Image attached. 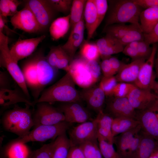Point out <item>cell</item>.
I'll list each match as a JSON object with an SVG mask.
<instances>
[{
    "label": "cell",
    "instance_id": "obj_51",
    "mask_svg": "<svg viewBox=\"0 0 158 158\" xmlns=\"http://www.w3.org/2000/svg\"><path fill=\"white\" fill-rule=\"evenodd\" d=\"M100 67L104 77H110L115 74L111 66L108 59H104L102 61Z\"/></svg>",
    "mask_w": 158,
    "mask_h": 158
},
{
    "label": "cell",
    "instance_id": "obj_39",
    "mask_svg": "<svg viewBox=\"0 0 158 158\" xmlns=\"http://www.w3.org/2000/svg\"><path fill=\"white\" fill-rule=\"evenodd\" d=\"M30 158H52V142L45 144L34 151L31 154Z\"/></svg>",
    "mask_w": 158,
    "mask_h": 158
},
{
    "label": "cell",
    "instance_id": "obj_36",
    "mask_svg": "<svg viewBox=\"0 0 158 158\" xmlns=\"http://www.w3.org/2000/svg\"><path fill=\"white\" fill-rule=\"evenodd\" d=\"M24 144L11 143L7 148L6 155L9 158H28L31 154L28 152Z\"/></svg>",
    "mask_w": 158,
    "mask_h": 158
},
{
    "label": "cell",
    "instance_id": "obj_27",
    "mask_svg": "<svg viewBox=\"0 0 158 158\" xmlns=\"http://www.w3.org/2000/svg\"><path fill=\"white\" fill-rule=\"evenodd\" d=\"M141 28L145 34L150 32L158 23V8L142 11L140 15Z\"/></svg>",
    "mask_w": 158,
    "mask_h": 158
},
{
    "label": "cell",
    "instance_id": "obj_9",
    "mask_svg": "<svg viewBox=\"0 0 158 158\" xmlns=\"http://www.w3.org/2000/svg\"><path fill=\"white\" fill-rule=\"evenodd\" d=\"M68 134L71 146H79L88 141L97 140L96 119L79 123L70 129Z\"/></svg>",
    "mask_w": 158,
    "mask_h": 158
},
{
    "label": "cell",
    "instance_id": "obj_20",
    "mask_svg": "<svg viewBox=\"0 0 158 158\" xmlns=\"http://www.w3.org/2000/svg\"><path fill=\"white\" fill-rule=\"evenodd\" d=\"M126 97L133 107L139 110L147 108L157 98L151 90L141 89L135 85Z\"/></svg>",
    "mask_w": 158,
    "mask_h": 158
},
{
    "label": "cell",
    "instance_id": "obj_7",
    "mask_svg": "<svg viewBox=\"0 0 158 158\" xmlns=\"http://www.w3.org/2000/svg\"><path fill=\"white\" fill-rule=\"evenodd\" d=\"M32 110L34 127L40 125L55 124L65 121L63 113L49 102L37 103Z\"/></svg>",
    "mask_w": 158,
    "mask_h": 158
},
{
    "label": "cell",
    "instance_id": "obj_37",
    "mask_svg": "<svg viewBox=\"0 0 158 158\" xmlns=\"http://www.w3.org/2000/svg\"><path fill=\"white\" fill-rule=\"evenodd\" d=\"M118 40L122 45L126 46L133 41L144 40V33L140 29H134L130 31Z\"/></svg>",
    "mask_w": 158,
    "mask_h": 158
},
{
    "label": "cell",
    "instance_id": "obj_11",
    "mask_svg": "<svg viewBox=\"0 0 158 158\" xmlns=\"http://www.w3.org/2000/svg\"><path fill=\"white\" fill-rule=\"evenodd\" d=\"M157 49V44H153L150 56L140 68L138 77L134 84L139 88L149 90H152L155 81L153 68Z\"/></svg>",
    "mask_w": 158,
    "mask_h": 158
},
{
    "label": "cell",
    "instance_id": "obj_14",
    "mask_svg": "<svg viewBox=\"0 0 158 158\" xmlns=\"http://www.w3.org/2000/svg\"><path fill=\"white\" fill-rule=\"evenodd\" d=\"M79 93L81 99L86 102L89 108L97 114L103 111L106 95L101 82L98 85L83 89Z\"/></svg>",
    "mask_w": 158,
    "mask_h": 158
},
{
    "label": "cell",
    "instance_id": "obj_61",
    "mask_svg": "<svg viewBox=\"0 0 158 158\" xmlns=\"http://www.w3.org/2000/svg\"><path fill=\"white\" fill-rule=\"evenodd\" d=\"M28 158H30V157Z\"/></svg>",
    "mask_w": 158,
    "mask_h": 158
},
{
    "label": "cell",
    "instance_id": "obj_18",
    "mask_svg": "<svg viewBox=\"0 0 158 158\" xmlns=\"http://www.w3.org/2000/svg\"><path fill=\"white\" fill-rule=\"evenodd\" d=\"M19 103H24L33 108L36 104L29 98L22 89L17 84L13 89H0V105L4 108Z\"/></svg>",
    "mask_w": 158,
    "mask_h": 158
},
{
    "label": "cell",
    "instance_id": "obj_31",
    "mask_svg": "<svg viewBox=\"0 0 158 158\" xmlns=\"http://www.w3.org/2000/svg\"><path fill=\"white\" fill-rule=\"evenodd\" d=\"M137 29L142 30L141 28L134 24L126 25L125 23H117L109 25L104 28L103 32L106 35L119 40L130 31Z\"/></svg>",
    "mask_w": 158,
    "mask_h": 158
},
{
    "label": "cell",
    "instance_id": "obj_6",
    "mask_svg": "<svg viewBox=\"0 0 158 158\" xmlns=\"http://www.w3.org/2000/svg\"><path fill=\"white\" fill-rule=\"evenodd\" d=\"M71 123L66 121L51 125H40L34 127L26 135L18 138L12 143L25 144L30 142H43L49 139H55L59 135L66 133Z\"/></svg>",
    "mask_w": 158,
    "mask_h": 158
},
{
    "label": "cell",
    "instance_id": "obj_16",
    "mask_svg": "<svg viewBox=\"0 0 158 158\" xmlns=\"http://www.w3.org/2000/svg\"><path fill=\"white\" fill-rule=\"evenodd\" d=\"M45 37L43 35L37 37L18 40L10 49L12 56L18 62L29 57Z\"/></svg>",
    "mask_w": 158,
    "mask_h": 158
},
{
    "label": "cell",
    "instance_id": "obj_41",
    "mask_svg": "<svg viewBox=\"0 0 158 158\" xmlns=\"http://www.w3.org/2000/svg\"><path fill=\"white\" fill-rule=\"evenodd\" d=\"M134 86L129 83H117L113 90L112 95L116 97H126Z\"/></svg>",
    "mask_w": 158,
    "mask_h": 158
},
{
    "label": "cell",
    "instance_id": "obj_46",
    "mask_svg": "<svg viewBox=\"0 0 158 158\" xmlns=\"http://www.w3.org/2000/svg\"><path fill=\"white\" fill-rule=\"evenodd\" d=\"M13 79L7 71H0V89H11V80Z\"/></svg>",
    "mask_w": 158,
    "mask_h": 158
},
{
    "label": "cell",
    "instance_id": "obj_50",
    "mask_svg": "<svg viewBox=\"0 0 158 158\" xmlns=\"http://www.w3.org/2000/svg\"><path fill=\"white\" fill-rule=\"evenodd\" d=\"M67 158H85L80 146H71Z\"/></svg>",
    "mask_w": 158,
    "mask_h": 158
},
{
    "label": "cell",
    "instance_id": "obj_56",
    "mask_svg": "<svg viewBox=\"0 0 158 158\" xmlns=\"http://www.w3.org/2000/svg\"><path fill=\"white\" fill-rule=\"evenodd\" d=\"M147 108L152 110L155 114L158 119V99L157 98Z\"/></svg>",
    "mask_w": 158,
    "mask_h": 158
},
{
    "label": "cell",
    "instance_id": "obj_34",
    "mask_svg": "<svg viewBox=\"0 0 158 158\" xmlns=\"http://www.w3.org/2000/svg\"><path fill=\"white\" fill-rule=\"evenodd\" d=\"M97 140L99 148L103 158H120L114 149L113 144L106 140L98 134Z\"/></svg>",
    "mask_w": 158,
    "mask_h": 158
},
{
    "label": "cell",
    "instance_id": "obj_23",
    "mask_svg": "<svg viewBox=\"0 0 158 158\" xmlns=\"http://www.w3.org/2000/svg\"><path fill=\"white\" fill-rule=\"evenodd\" d=\"M85 26L87 33V40L93 37L98 26V18L94 0L87 1L84 13Z\"/></svg>",
    "mask_w": 158,
    "mask_h": 158
},
{
    "label": "cell",
    "instance_id": "obj_44",
    "mask_svg": "<svg viewBox=\"0 0 158 158\" xmlns=\"http://www.w3.org/2000/svg\"><path fill=\"white\" fill-rule=\"evenodd\" d=\"M61 46L51 48L47 55L45 56L48 63L52 67L55 68L59 57L62 51Z\"/></svg>",
    "mask_w": 158,
    "mask_h": 158
},
{
    "label": "cell",
    "instance_id": "obj_22",
    "mask_svg": "<svg viewBox=\"0 0 158 158\" xmlns=\"http://www.w3.org/2000/svg\"><path fill=\"white\" fill-rule=\"evenodd\" d=\"M96 43L100 56L104 59L111 55L122 52L124 48L118 39L106 34L104 37L98 40Z\"/></svg>",
    "mask_w": 158,
    "mask_h": 158
},
{
    "label": "cell",
    "instance_id": "obj_52",
    "mask_svg": "<svg viewBox=\"0 0 158 158\" xmlns=\"http://www.w3.org/2000/svg\"><path fill=\"white\" fill-rule=\"evenodd\" d=\"M0 15L4 17L11 16L8 0H0Z\"/></svg>",
    "mask_w": 158,
    "mask_h": 158
},
{
    "label": "cell",
    "instance_id": "obj_1",
    "mask_svg": "<svg viewBox=\"0 0 158 158\" xmlns=\"http://www.w3.org/2000/svg\"><path fill=\"white\" fill-rule=\"evenodd\" d=\"M75 84L70 73L67 72L58 81L45 88L35 103L79 102L81 99L80 93L76 89Z\"/></svg>",
    "mask_w": 158,
    "mask_h": 158
},
{
    "label": "cell",
    "instance_id": "obj_58",
    "mask_svg": "<svg viewBox=\"0 0 158 158\" xmlns=\"http://www.w3.org/2000/svg\"><path fill=\"white\" fill-rule=\"evenodd\" d=\"M156 71L157 76H158V57H157L156 62Z\"/></svg>",
    "mask_w": 158,
    "mask_h": 158
},
{
    "label": "cell",
    "instance_id": "obj_43",
    "mask_svg": "<svg viewBox=\"0 0 158 158\" xmlns=\"http://www.w3.org/2000/svg\"><path fill=\"white\" fill-rule=\"evenodd\" d=\"M142 136V133L140 130L135 135L133 138L128 148L127 158H135L139 146Z\"/></svg>",
    "mask_w": 158,
    "mask_h": 158
},
{
    "label": "cell",
    "instance_id": "obj_32",
    "mask_svg": "<svg viewBox=\"0 0 158 158\" xmlns=\"http://www.w3.org/2000/svg\"><path fill=\"white\" fill-rule=\"evenodd\" d=\"M87 0H73L70 13V28L71 30L82 19L84 16Z\"/></svg>",
    "mask_w": 158,
    "mask_h": 158
},
{
    "label": "cell",
    "instance_id": "obj_60",
    "mask_svg": "<svg viewBox=\"0 0 158 158\" xmlns=\"http://www.w3.org/2000/svg\"><path fill=\"white\" fill-rule=\"evenodd\" d=\"M157 57H158V53H157Z\"/></svg>",
    "mask_w": 158,
    "mask_h": 158
},
{
    "label": "cell",
    "instance_id": "obj_29",
    "mask_svg": "<svg viewBox=\"0 0 158 158\" xmlns=\"http://www.w3.org/2000/svg\"><path fill=\"white\" fill-rule=\"evenodd\" d=\"M51 142L52 158H67L71 144L66 133L57 137Z\"/></svg>",
    "mask_w": 158,
    "mask_h": 158
},
{
    "label": "cell",
    "instance_id": "obj_48",
    "mask_svg": "<svg viewBox=\"0 0 158 158\" xmlns=\"http://www.w3.org/2000/svg\"><path fill=\"white\" fill-rule=\"evenodd\" d=\"M144 34V40L150 45L158 42V23L151 31Z\"/></svg>",
    "mask_w": 158,
    "mask_h": 158
},
{
    "label": "cell",
    "instance_id": "obj_24",
    "mask_svg": "<svg viewBox=\"0 0 158 158\" xmlns=\"http://www.w3.org/2000/svg\"><path fill=\"white\" fill-rule=\"evenodd\" d=\"M141 129L140 125L126 132L115 137L114 143L116 147V152L120 158H127L128 148L133 138Z\"/></svg>",
    "mask_w": 158,
    "mask_h": 158
},
{
    "label": "cell",
    "instance_id": "obj_3",
    "mask_svg": "<svg viewBox=\"0 0 158 158\" xmlns=\"http://www.w3.org/2000/svg\"><path fill=\"white\" fill-rule=\"evenodd\" d=\"M109 2V9L104 28L114 24L126 23L141 28L139 20L142 8L133 0H110Z\"/></svg>",
    "mask_w": 158,
    "mask_h": 158
},
{
    "label": "cell",
    "instance_id": "obj_54",
    "mask_svg": "<svg viewBox=\"0 0 158 158\" xmlns=\"http://www.w3.org/2000/svg\"><path fill=\"white\" fill-rule=\"evenodd\" d=\"M111 66L114 73H117L124 63L121 62L115 57H111L108 58Z\"/></svg>",
    "mask_w": 158,
    "mask_h": 158
},
{
    "label": "cell",
    "instance_id": "obj_38",
    "mask_svg": "<svg viewBox=\"0 0 158 158\" xmlns=\"http://www.w3.org/2000/svg\"><path fill=\"white\" fill-rule=\"evenodd\" d=\"M47 1L55 11L67 14L70 12L73 0H47Z\"/></svg>",
    "mask_w": 158,
    "mask_h": 158
},
{
    "label": "cell",
    "instance_id": "obj_63",
    "mask_svg": "<svg viewBox=\"0 0 158 158\" xmlns=\"http://www.w3.org/2000/svg\"><path fill=\"white\" fill-rule=\"evenodd\" d=\"M157 77H158V76H157Z\"/></svg>",
    "mask_w": 158,
    "mask_h": 158
},
{
    "label": "cell",
    "instance_id": "obj_5",
    "mask_svg": "<svg viewBox=\"0 0 158 158\" xmlns=\"http://www.w3.org/2000/svg\"><path fill=\"white\" fill-rule=\"evenodd\" d=\"M8 43V37L3 33L0 32V66L6 69L16 84L30 99L22 70L18 64V62L11 55Z\"/></svg>",
    "mask_w": 158,
    "mask_h": 158
},
{
    "label": "cell",
    "instance_id": "obj_47",
    "mask_svg": "<svg viewBox=\"0 0 158 158\" xmlns=\"http://www.w3.org/2000/svg\"><path fill=\"white\" fill-rule=\"evenodd\" d=\"M137 51L141 58L146 59L150 56L152 52V48L144 40L139 42Z\"/></svg>",
    "mask_w": 158,
    "mask_h": 158
},
{
    "label": "cell",
    "instance_id": "obj_30",
    "mask_svg": "<svg viewBox=\"0 0 158 158\" xmlns=\"http://www.w3.org/2000/svg\"><path fill=\"white\" fill-rule=\"evenodd\" d=\"M139 125L135 119L126 117L113 118L111 130L114 137L134 128Z\"/></svg>",
    "mask_w": 158,
    "mask_h": 158
},
{
    "label": "cell",
    "instance_id": "obj_49",
    "mask_svg": "<svg viewBox=\"0 0 158 158\" xmlns=\"http://www.w3.org/2000/svg\"><path fill=\"white\" fill-rule=\"evenodd\" d=\"M133 2L142 8L146 9L158 8V0H133Z\"/></svg>",
    "mask_w": 158,
    "mask_h": 158
},
{
    "label": "cell",
    "instance_id": "obj_42",
    "mask_svg": "<svg viewBox=\"0 0 158 158\" xmlns=\"http://www.w3.org/2000/svg\"><path fill=\"white\" fill-rule=\"evenodd\" d=\"M95 4L98 18L99 27L103 20L108 10V1L106 0H94Z\"/></svg>",
    "mask_w": 158,
    "mask_h": 158
},
{
    "label": "cell",
    "instance_id": "obj_13",
    "mask_svg": "<svg viewBox=\"0 0 158 158\" xmlns=\"http://www.w3.org/2000/svg\"><path fill=\"white\" fill-rule=\"evenodd\" d=\"M106 108L113 118L126 117L135 119L136 111L127 97H114L109 100Z\"/></svg>",
    "mask_w": 158,
    "mask_h": 158
},
{
    "label": "cell",
    "instance_id": "obj_62",
    "mask_svg": "<svg viewBox=\"0 0 158 158\" xmlns=\"http://www.w3.org/2000/svg\"><path fill=\"white\" fill-rule=\"evenodd\" d=\"M157 98L158 99V97H157Z\"/></svg>",
    "mask_w": 158,
    "mask_h": 158
},
{
    "label": "cell",
    "instance_id": "obj_2",
    "mask_svg": "<svg viewBox=\"0 0 158 158\" xmlns=\"http://www.w3.org/2000/svg\"><path fill=\"white\" fill-rule=\"evenodd\" d=\"M23 107L17 104L6 111L1 118V123L6 131L22 137L28 133L34 126L32 110L29 104Z\"/></svg>",
    "mask_w": 158,
    "mask_h": 158
},
{
    "label": "cell",
    "instance_id": "obj_12",
    "mask_svg": "<svg viewBox=\"0 0 158 158\" xmlns=\"http://www.w3.org/2000/svg\"><path fill=\"white\" fill-rule=\"evenodd\" d=\"M10 22L15 29L27 32L35 33L41 31L34 15L26 6L12 16Z\"/></svg>",
    "mask_w": 158,
    "mask_h": 158
},
{
    "label": "cell",
    "instance_id": "obj_19",
    "mask_svg": "<svg viewBox=\"0 0 158 158\" xmlns=\"http://www.w3.org/2000/svg\"><path fill=\"white\" fill-rule=\"evenodd\" d=\"M139 111L135 119L139 122L141 130L158 142V119L155 114L149 108Z\"/></svg>",
    "mask_w": 158,
    "mask_h": 158
},
{
    "label": "cell",
    "instance_id": "obj_35",
    "mask_svg": "<svg viewBox=\"0 0 158 158\" xmlns=\"http://www.w3.org/2000/svg\"><path fill=\"white\" fill-rule=\"evenodd\" d=\"M79 146L82 149L85 158H103L97 140L88 141Z\"/></svg>",
    "mask_w": 158,
    "mask_h": 158
},
{
    "label": "cell",
    "instance_id": "obj_17",
    "mask_svg": "<svg viewBox=\"0 0 158 158\" xmlns=\"http://www.w3.org/2000/svg\"><path fill=\"white\" fill-rule=\"evenodd\" d=\"M85 27L83 16L81 20L71 30L66 42L61 46L68 56L70 62L74 59L76 51L83 42Z\"/></svg>",
    "mask_w": 158,
    "mask_h": 158
},
{
    "label": "cell",
    "instance_id": "obj_15",
    "mask_svg": "<svg viewBox=\"0 0 158 158\" xmlns=\"http://www.w3.org/2000/svg\"><path fill=\"white\" fill-rule=\"evenodd\" d=\"M57 108L64 114L65 121L71 124L92 120L89 112L79 102L62 103Z\"/></svg>",
    "mask_w": 158,
    "mask_h": 158
},
{
    "label": "cell",
    "instance_id": "obj_10",
    "mask_svg": "<svg viewBox=\"0 0 158 158\" xmlns=\"http://www.w3.org/2000/svg\"><path fill=\"white\" fill-rule=\"evenodd\" d=\"M25 6L29 8L33 14L41 31L46 29L50 26L55 11L47 0H28Z\"/></svg>",
    "mask_w": 158,
    "mask_h": 158
},
{
    "label": "cell",
    "instance_id": "obj_53",
    "mask_svg": "<svg viewBox=\"0 0 158 158\" xmlns=\"http://www.w3.org/2000/svg\"><path fill=\"white\" fill-rule=\"evenodd\" d=\"M122 52L126 55L132 58L133 60L142 58L137 50L131 48L127 45L124 47Z\"/></svg>",
    "mask_w": 158,
    "mask_h": 158
},
{
    "label": "cell",
    "instance_id": "obj_45",
    "mask_svg": "<svg viewBox=\"0 0 158 158\" xmlns=\"http://www.w3.org/2000/svg\"><path fill=\"white\" fill-rule=\"evenodd\" d=\"M70 62V60L68 56L62 49L56 63L55 68L57 69L64 70L67 72L69 70Z\"/></svg>",
    "mask_w": 158,
    "mask_h": 158
},
{
    "label": "cell",
    "instance_id": "obj_28",
    "mask_svg": "<svg viewBox=\"0 0 158 158\" xmlns=\"http://www.w3.org/2000/svg\"><path fill=\"white\" fill-rule=\"evenodd\" d=\"M141 131L142 138L135 158H148L158 149V142L152 137Z\"/></svg>",
    "mask_w": 158,
    "mask_h": 158
},
{
    "label": "cell",
    "instance_id": "obj_55",
    "mask_svg": "<svg viewBox=\"0 0 158 158\" xmlns=\"http://www.w3.org/2000/svg\"><path fill=\"white\" fill-rule=\"evenodd\" d=\"M8 2L12 16L18 12L17 8L21 3L19 1L16 0H8Z\"/></svg>",
    "mask_w": 158,
    "mask_h": 158
},
{
    "label": "cell",
    "instance_id": "obj_33",
    "mask_svg": "<svg viewBox=\"0 0 158 158\" xmlns=\"http://www.w3.org/2000/svg\"><path fill=\"white\" fill-rule=\"evenodd\" d=\"M81 57L88 61H97L100 56L99 48L96 43L85 42L80 50Z\"/></svg>",
    "mask_w": 158,
    "mask_h": 158
},
{
    "label": "cell",
    "instance_id": "obj_40",
    "mask_svg": "<svg viewBox=\"0 0 158 158\" xmlns=\"http://www.w3.org/2000/svg\"><path fill=\"white\" fill-rule=\"evenodd\" d=\"M101 82L106 96L112 95L113 90L117 84L116 77L114 76L108 77L104 76Z\"/></svg>",
    "mask_w": 158,
    "mask_h": 158
},
{
    "label": "cell",
    "instance_id": "obj_8",
    "mask_svg": "<svg viewBox=\"0 0 158 158\" xmlns=\"http://www.w3.org/2000/svg\"><path fill=\"white\" fill-rule=\"evenodd\" d=\"M32 55L39 91L41 94L46 87L54 80L57 75L58 69L48 63L42 52H37Z\"/></svg>",
    "mask_w": 158,
    "mask_h": 158
},
{
    "label": "cell",
    "instance_id": "obj_25",
    "mask_svg": "<svg viewBox=\"0 0 158 158\" xmlns=\"http://www.w3.org/2000/svg\"><path fill=\"white\" fill-rule=\"evenodd\" d=\"M95 118L98 134L106 140L114 144V137L111 130L113 118L102 111L97 114Z\"/></svg>",
    "mask_w": 158,
    "mask_h": 158
},
{
    "label": "cell",
    "instance_id": "obj_4",
    "mask_svg": "<svg viewBox=\"0 0 158 158\" xmlns=\"http://www.w3.org/2000/svg\"><path fill=\"white\" fill-rule=\"evenodd\" d=\"M68 72L75 84L83 89L94 85L100 75L99 67L95 61L81 57L70 62Z\"/></svg>",
    "mask_w": 158,
    "mask_h": 158
},
{
    "label": "cell",
    "instance_id": "obj_57",
    "mask_svg": "<svg viewBox=\"0 0 158 158\" xmlns=\"http://www.w3.org/2000/svg\"><path fill=\"white\" fill-rule=\"evenodd\" d=\"M139 41H134L130 42L127 45L133 49L137 50L138 47L139 42Z\"/></svg>",
    "mask_w": 158,
    "mask_h": 158
},
{
    "label": "cell",
    "instance_id": "obj_21",
    "mask_svg": "<svg viewBox=\"0 0 158 158\" xmlns=\"http://www.w3.org/2000/svg\"><path fill=\"white\" fill-rule=\"evenodd\" d=\"M145 60L140 58L133 60L128 64L124 63L115 76L117 82L134 83L137 78L140 68Z\"/></svg>",
    "mask_w": 158,
    "mask_h": 158
},
{
    "label": "cell",
    "instance_id": "obj_26",
    "mask_svg": "<svg viewBox=\"0 0 158 158\" xmlns=\"http://www.w3.org/2000/svg\"><path fill=\"white\" fill-rule=\"evenodd\" d=\"M70 28V16L59 17L54 20L49 28L51 37L53 40H56L63 37Z\"/></svg>",
    "mask_w": 158,
    "mask_h": 158
},
{
    "label": "cell",
    "instance_id": "obj_59",
    "mask_svg": "<svg viewBox=\"0 0 158 158\" xmlns=\"http://www.w3.org/2000/svg\"><path fill=\"white\" fill-rule=\"evenodd\" d=\"M154 152L148 158H158Z\"/></svg>",
    "mask_w": 158,
    "mask_h": 158
}]
</instances>
